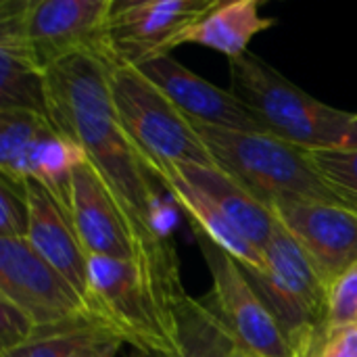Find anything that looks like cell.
Here are the masks:
<instances>
[{
  "mask_svg": "<svg viewBox=\"0 0 357 357\" xmlns=\"http://www.w3.org/2000/svg\"><path fill=\"white\" fill-rule=\"evenodd\" d=\"M109 65L92 54H75L50 65L44 75L48 117L61 134L82 146L111 190L144 226L167 234L159 218L161 184L117 117Z\"/></svg>",
  "mask_w": 357,
  "mask_h": 357,
  "instance_id": "1",
  "label": "cell"
},
{
  "mask_svg": "<svg viewBox=\"0 0 357 357\" xmlns=\"http://www.w3.org/2000/svg\"><path fill=\"white\" fill-rule=\"evenodd\" d=\"M92 312L144 357H178V303L186 295L178 261L88 257Z\"/></svg>",
  "mask_w": 357,
  "mask_h": 357,
  "instance_id": "2",
  "label": "cell"
},
{
  "mask_svg": "<svg viewBox=\"0 0 357 357\" xmlns=\"http://www.w3.org/2000/svg\"><path fill=\"white\" fill-rule=\"evenodd\" d=\"M230 63V92L257 117L266 134L299 149H343L356 113L335 109L247 52Z\"/></svg>",
  "mask_w": 357,
  "mask_h": 357,
  "instance_id": "3",
  "label": "cell"
},
{
  "mask_svg": "<svg viewBox=\"0 0 357 357\" xmlns=\"http://www.w3.org/2000/svg\"><path fill=\"white\" fill-rule=\"evenodd\" d=\"M215 163L274 207L293 201L347 205L318 174L305 149L261 132H232L192 123ZM349 207V205H347Z\"/></svg>",
  "mask_w": 357,
  "mask_h": 357,
  "instance_id": "4",
  "label": "cell"
},
{
  "mask_svg": "<svg viewBox=\"0 0 357 357\" xmlns=\"http://www.w3.org/2000/svg\"><path fill=\"white\" fill-rule=\"evenodd\" d=\"M245 274L278 320L297 357H316L324 339L328 284L280 222L264 249V268L245 270Z\"/></svg>",
  "mask_w": 357,
  "mask_h": 357,
  "instance_id": "5",
  "label": "cell"
},
{
  "mask_svg": "<svg viewBox=\"0 0 357 357\" xmlns=\"http://www.w3.org/2000/svg\"><path fill=\"white\" fill-rule=\"evenodd\" d=\"M117 117L144 165H218L207 144L180 109L136 67L109 65Z\"/></svg>",
  "mask_w": 357,
  "mask_h": 357,
  "instance_id": "6",
  "label": "cell"
},
{
  "mask_svg": "<svg viewBox=\"0 0 357 357\" xmlns=\"http://www.w3.org/2000/svg\"><path fill=\"white\" fill-rule=\"evenodd\" d=\"M71 220L88 257L119 261H178L169 234L144 226L88 161L73 172Z\"/></svg>",
  "mask_w": 357,
  "mask_h": 357,
  "instance_id": "7",
  "label": "cell"
},
{
  "mask_svg": "<svg viewBox=\"0 0 357 357\" xmlns=\"http://www.w3.org/2000/svg\"><path fill=\"white\" fill-rule=\"evenodd\" d=\"M211 274L201 301L228 328L238 349L257 357H297L278 320L249 282L243 266L203 234H195Z\"/></svg>",
  "mask_w": 357,
  "mask_h": 357,
  "instance_id": "8",
  "label": "cell"
},
{
  "mask_svg": "<svg viewBox=\"0 0 357 357\" xmlns=\"http://www.w3.org/2000/svg\"><path fill=\"white\" fill-rule=\"evenodd\" d=\"M0 299L25 312L40 331L88 320L102 322L71 282L25 238H0Z\"/></svg>",
  "mask_w": 357,
  "mask_h": 357,
  "instance_id": "9",
  "label": "cell"
},
{
  "mask_svg": "<svg viewBox=\"0 0 357 357\" xmlns=\"http://www.w3.org/2000/svg\"><path fill=\"white\" fill-rule=\"evenodd\" d=\"M215 0H113L107 21L111 65L138 67L172 54L182 33L195 25Z\"/></svg>",
  "mask_w": 357,
  "mask_h": 357,
  "instance_id": "10",
  "label": "cell"
},
{
  "mask_svg": "<svg viewBox=\"0 0 357 357\" xmlns=\"http://www.w3.org/2000/svg\"><path fill=\"white\" fill-rule=\"evenodd\" d=\"M111 8L113 0H27L23 36L44 71L75 54L111 63L107 50Z\"/></svg>",
  "mask_w": 357,
  "mask_h": 357,
  "instance_id": "11",
  "label": "cell"
},
{
  "mask_svg": "<svg viewBox=\"0 0 357 357\" xmlns=\"http://www.w3.org/2000/svg\"><path fill=\"white\" fill-rule=\"evenodd\" d=\"M272 209L328 287L356 268L357 209L318 201L280 203Z\"/></svg>",
  "mask_w": 357,
  "mask_h": 357,
  "instance_id": "12",
  "label": "cell"
},
{
  "mask_svg": "<svg viewBox=\"0 0 357 357\" xmlns=\"http://www.w3.org/2000/svg\"><path fill=\"white\" fill-rule=\"evenodd\" d=\"M136 69L149 77L188 121L232 132L266 134L264 126L241 102L238 96H234L230 90H222L209 84L180 61H176L172 54L151 59Z\"/></svg>",
  "mask_w": 357,
  "mask_h": 357,
  "instance_id": "13",
  "label": "cell"
},
{
  "mask_svg": "<svg viewBox=\"0 0 357 357\" xmlns=\"http://www.w3.org/2000/svg\"><path fill=\"white\" fill-rule=\"evenodd\" d=\"M27 199L31 218L29 234L25 241L90 303L88 253L77 236L71 213L56 201L50 190H46L36 180H27Z\"/></svg>",
  "mask_w": 357,
  "mask_h": 357,
  "instance_id": "14",
  "label": "cell"
},
{
  "mask_svg": "<svg viewBox=\"0 0 357 357\" xmlns=\"http://www.w3.org/2000/svg\"><path fill=\"white\" fill-rule=\"evenodd\" d=\"M178 174L203 192L261 253L270 245L278 218L270 205L259 201L247 186L224 172L220 165H174Z\"/></svg>",
  "mask_w": 357,
  "mask_h": 357,
  "instance_id": "15",
  "label": "cell"
},
{
  "mask_svg": "<svg viewBox=\"0 0 357 357\" xmlns=\"http://www.w3.org/2000/svg\"><path fill=\"white\" fill-rule=\"evenodd\" d=\"M149 172L161 184V188H165L172 195L176 207L184 213L195 234L207 236L211 243H215L220 249L232 255L245 270L264 268V253L253 243H249L203 192L190 186L174 165L155 163L149 165Z\"/></svg>",
  "mask_w": 357,
  "mask_h": 357,
  "instance_id": "16",
  "label": "cell"
},
{
  "mask_svg": "<svg viewBox=\"0 0 357 357\" xmlns=\"http://www.w3.org/2000/svg\"><path fill=\"white\" fill-rule=\"evenodd\" d=\"M259 0H215L211 8L190 25L182 38V44H199L222 52L228 61L241 59L249 52L251 40L274 27L276 19L261 15Z\"/></svg>",
  "mask_w": 357,
  "mask_h": 357,
  "instance_id": "17",
  "label": "cell"
},
{
  "mask_svg": "<svg viewBox=\"0 0 357 357\" xmlns=\"http://www.w3.org/2000/svg\"><path fill=\"white\" fill-rule=\"evenodd\" d=\"M178 357H236L238 345L228 328L188 293L180 299L178 310Z\"/></svg>",
  "mask_w": 357,
  "mask_h": 357,
  "instance_id": "18",
  "label": "cell"
},
{
  "mask_svg": "<svg viewBox=\"0 0 357 357\" xmlns=\"http://www.w3.org/2000/svg\"><path fill=\"white\" fill-rule=\"evenodd\" d=\"M52 123L46 115L33 111H0V178L15 184H25L23 161L40 136V132Z\"/></svg>",
  "mask_w": 357,
  "mask_h": 357,
  "instance_id": "19",
  "label": "cell"
},
{
  "mask_svg": "<svg viewBox=\"0 0 357 357\" xmlns=\"http://www.w3.org/2000/svg\"><path fill=\"white\" fill-rule=\"evenodd\" d=\"M113 337V331L98 320L75 322L59 328L38 331L27 345L8 354H0V357H73L82 349Z\"/></svg>",
  "mask_w": 357,
  "mask_h": 357,
  "instance_id": "20",
  "label": "cell"
},
{
  "mask_svg": "<svg viewBox=\"0 0 357 357\" xmlns=\"http://www.w3.org/2000/svg\"><path fill=\"white\" fill-rule=\"evenodd\" d=\"M307 155L322 180L357 209V149H314Z\"/></svg>",
  "mask_w": 357,
  "mask_h": 357,
  "instance_id": "21",
  "label": "cell"
},
{
  "mask_svg": "<svg viewBox=\"0 0 357 357\" xmlns=\"http://www.w3.org/2000/svg\"><path fill=\"white\" fill-rule=\"evenodd\" d=\"M29 218L27 182L15 184L0 178V238H27Z\"/></svg>",
  "mask_w": 357,
  "mask_h": 357,
  "instance_id": "22",
  "label": "cell"
},
{
  "mask_svg": "<svg viewBox=\"0 0 357 357\" xmlns=\"http://www.w3.org/2000/svg\"><path fill=\"white\" fill-rule=\"evenodd\" d=\"M357 324V266L347 270L328 287V305L324 320V337L343 326Z\"/></svg>",
  "mask_w": 357,
  "mask_h": 357,
  "instance_id": "23",
  "label": "cell"
},
{
  "mask_svg": "<svg viewBox=\"0 0 357 357\" xmlns=\"http://www.w3.org/2000/svg\"><path fill=\"white\" fill-rule=\"evenodd\" d=\"M36 322L6 299H0V354L27 345L38 335Z\"/></svg>",
  "mask_w": 357,
  "mask_h": 357,
  "instance_id": "24",
  "label": "cell"
},
{
  "mask_svg": "<svg viewBox=\"0 0 357 357\" xmlns=\"http://www.w3.org/2000/svg\"><path fill=\"white\" fill-rule=\"evenodd\" d=\"M316 357H357V324L331 331L322 339Z\"/></svg>",
  "mask_w": 357,
  "mask_h": 357,
  "instance_id": "25",
  "label": "cell"
},
{
  "mask_svg": "<svg viewBox=\"0 0 357 357\" xmlns=\"http://www.w3.org/2000/svg\"><path fill=\"white\" fill-rule=\"evenodd\" d=\"M119 347H121V341L113 337V339H107V341H100V343H94L90 347L82 349L73 357H115Z\"/></svg>",
  "mask_w": 357,
  "mask_h": 357,
  "instance_id": "26",
  "label": "cell"
},
{
  "mask_svg": "<svg viewBox=\"0 0 357 357\" xmlns=\"http://www.w3.org/2000/svg\"><path fill=\"white\" fill-rule=\"evenodd\" d=\"M345 149H357V113L354 117V126H351V134H349V142Z\"/></svg>",
  "mask_w": 357,
  "mask_h": 357,
  "instance_id": "27",
  "label": "cell"
},
{
  "mask_svg": "<svg viewBox=\"0 0 357 357\" xmlns=\"http://www.w3.org/2000/svg\"><path fill=\"white\" fill-rule=\"evenodd\" d=\"M236 357H257V356H253V354H247V351L238 349V354H236Z\"/></svg>",
  "mask_w": 357,
  "mask_h": 357,
  "instance_id": "28",
  "label": "cell"
}]
</instances>
